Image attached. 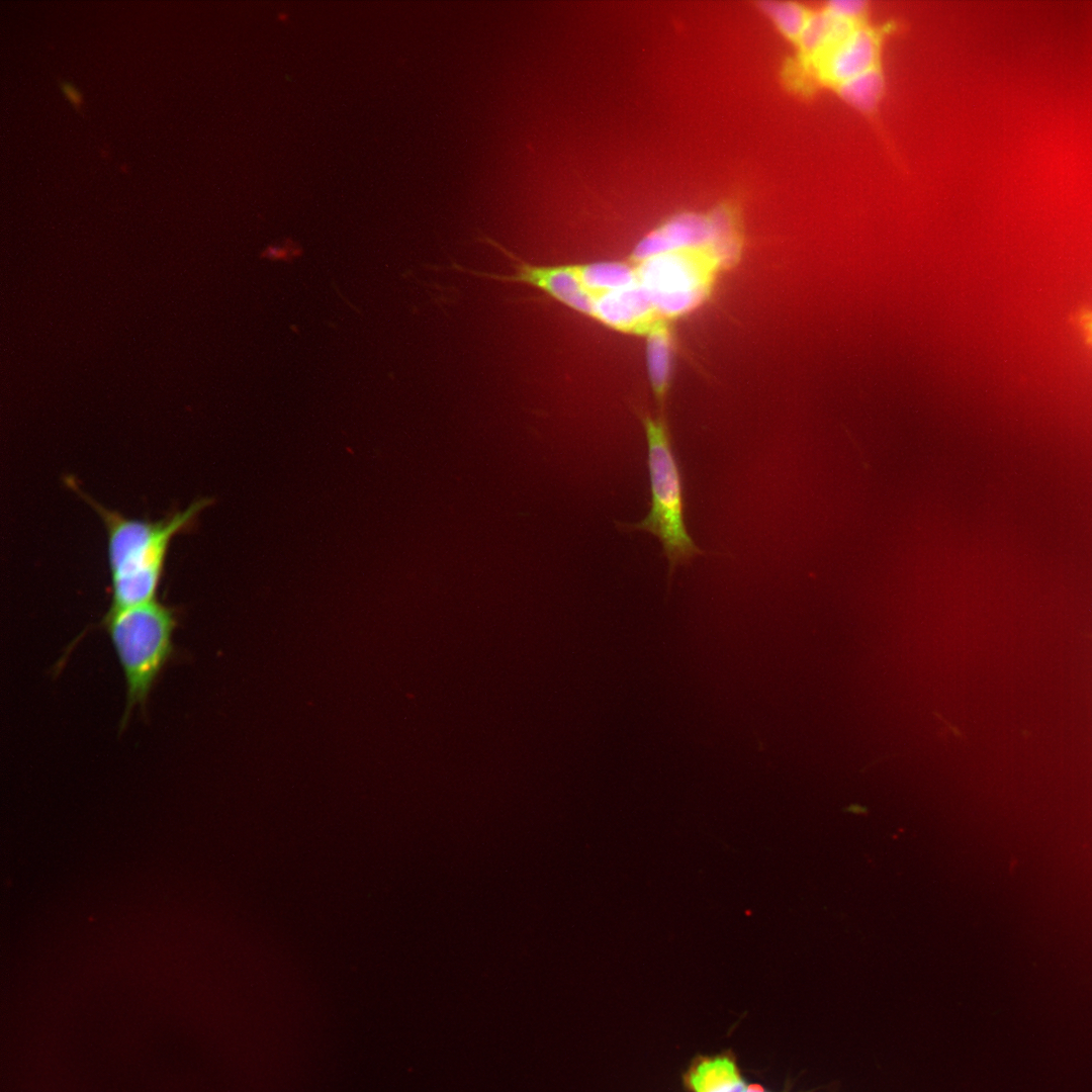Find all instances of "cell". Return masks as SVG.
I'll return each instance as SVG.
<instances>
[{"label":"cell","instance_id":"6da1fadb","mask_svg":"<svg viewBox=\"0 0 1092 1092\" xmlns=\"http://www.w3.org/2000/svg\"><path fill=\"white\" fill-rule=\"evenodd\" d=\"M82 496L97 512L106 530L111 584L109 610L157 600L171 542L190 530L200 513L213 503L212 498L202 497L184 510L149 521L124 517L84 493Z\"/></svg>","mask_w":1092,"mask_h":1092},{"label":"cell","instance_id":"7a4b0ae2","mask_svg":"<svg viewBox=\"0 0 1092 1092\" xmlns=\"http://www.w3.org/2000/svg\"><path fill=\"white\" fill-rule=\"evenodd\" d=\"M103 625L125 678L123 721H126L135 706L146 703L173 653L177 614L175 609L154 600L125 609L108 610Z\"/></svg>","mask_w":1092,"mask_h":1092},{"label":"cell","instance_id":"3957f363","mask_svg":"<svg viewBox=\"0 0 1092 1092\" xmlns=\"http://www.w3.org/2000/svg\"><path fill=\"white\" fill-rule=\"evenodd\" d=\"M641 420L648 444L651 507L642 521L626 527L647 531L659 539L671 575L675 566L689 562L703 551L686 527L682 478L665 419L644 415Z\"/></svg>","mask_w":1092,"mask_h":1092},{"label":"cell","instance_id":"277c9868","mask_svg":"<svg viewBox=\"0 0 1092 1092\" xmlns=\"http://www.w3.org/2000/svg\"><path fill=\"white\" fill-rule=\"evenodd\" d=\"M716 270L702 253H669L636 263L637 281L648 292L661 321L698 307L710 292Z\"/></svg>","mask_w":1092,"mask_h":1092},{"label":"cell","instance_id":"5b68a950","mask_svg":"<svg viewBox=\"0 0 1092 1092\" xmlns=\"http://www.w3.org/2000/svg\"><path fill=\"white\" fill-rule=\"evenodd\" d=\"M882 43L883 29L863 21L836 40L811 65L819 79L834 88L881 66Z\"/></svg>","mask_w":1092,"mask_h":1092},{"label":"cell","instance_id":"8992f818","mask_svg":"<svg viewBox=\"0 0 1092 1092\" xmlns=\"http://www.w3.org/2000/svg\"><path fill=\"white\" fill-rule=\"evenodd\" d=\"M713 235L712 214L681 213L646 235L635 247L632 258L639 263L669 253L707 254Z\"/></svg>","mask_w":1092,"mask_h":1092},{"label":"cell","instance_id":"52a82bcc","mask_svg":"<svg viewBox=\"0 0 1092 1092\" xmlns=\"http://www.w3.org/2000/svg\"><path fill=\"white\" fill-rule=\"evenodd\" d=\"M587 316L628 333H646L658 321L648 292L638 281L594 296Z\"/></svg>","mask_w":1092,"mask_h":1092},{"label":"cell","instance_id":"ba28073f","mask_svg":"<svg viewBox=\"0 0 1092 1092\" xmlns=\"http://www.w3.org/2000/svg\"><path fill=\"white\" fill-rule=\"evenodd\" d=\"M685 1082L692 1092H744L746 1089L735 1061L727 1055L695 1061Z\"/></svg>","mask_w":1092,"mask_h":1092},{"label":"cell","instance_id":"9c48e42d","mask_svg":"<svg viewBox=\"0 0 1092 1092\" xmlns=\"http://www.w3.org/2000/svg\"><path fill=\"white\" fill-rule=\"evenodd\" d=\"M648 377L659 404H664L672 372L673 342L667 326L658 320L646 332Z\"/></svg>","mask_w":1092,"mask_h":1092},{"label":"cell","instance_id":"30bf717a","mask_svg":"<svg viewBox=\"0 0 1092 1092\" xmlns=\"http://www.w3.org/2000/svg\"><path fill=\"white\" fill-rule=\"evenodd\" d=\"M856 24L858 23L849 22L833 15L823 6L818 10L811 11L807 23L796 42L803 57L807 59L808 63H811Z\"/></svg>","mask_w":1092,"mask_h":1092},{"label":"cell","instance_id":"8fae6325","mask_svg":"<svg viewBox=\"0 0 1092 1092\" xmlns=\"http://www.w3.org/2000/svg\"><path fill=\"white\" fill-rule=\"evenodd\" d=\"M886 87L881 66L852 77L833 89L850 106L863 113H873L879 106Z\"/></svg>","mask_w":1092,"mask_h":1092},{"label":"cell","instance_id":"7c38bea8","mask_svg":"<svg viewBox=\"0 0 1092 1092\" xmlns=\"http://www.w3.org/2000/svg\"><path fill=\"white\" fill-rule=\"evenodd\" d=\"M714 235L707 256L716 269L733 264L740 253V241L732 216L725 210L712 213Z\"/></svg>","mask_w":1092,"mask_h":1092},{"label":"cell","instance_id":"4fadbf2b","mask_svg":"<svg viewBox=\"0 0 1092 1092\" xmlns=\"http://www.w3.org/2000/svg\"><path fill=\"white\" fill-rule=\"evenodd\" d=\"M766 9L780 30L795 41L799 38L812 11L800 3L791 1L769 2Z\"/></svg>","mask_w":1092,"mask_h":1092},{"label":"cell","instance_id":"5bb4252c","mask_svg":"<svg viewBox=\"0 0 1092 1092\" xmlns=\"http://www.w3.org/2000/svg\"><path fill=\"white\" fill-rule=\"evenodd\" d=\"M824 7L833 15L853 23L866 21L869 4L863 0H831Z\"/></svg>","mask_w":1092,"mask_h":1092},{"label":"cell","instance_id":"9a60e30c","mask_svg":"<svg viewBox=\"0 0 1092 1092\" xmlns=\"http://www.w3.org/2000/svg\"><path fill=\"white\" fill-rule=\"evenodd\" d=\"M56 78H57V80L59 82V85H60L61 89L63 90V92L66 94V96L69 98V100L73 103V105L76 107V109L79 112L82 113L81 106L83 105V102H84L82 92H80L75 87V85L70 83L69 81L61 79L59 76H57Z\"/></svg>","mask_w":1092,"mask_h":1092},{"label":"cell","instance_id":"2e32d148","mask_svg":"<svg viewBox=\"0 0 1092 1092\" xmlns=\"http://www.w3.org/2000/svg\"><path fill=\"white\" fill-rule=\"evenodd\" d=\"M934 715H935V716H936L937 718H939V719L941 720V722H943V723H944V725H945V726H944V727H943V728H942V729L940 730V732H939V737H940V738H943L944 740H946V738H947V734H948V731H949V730H950V731H952V733L954 734V736L959 737L960 739H963V738H964V733H963L962 731H960V730H959V729H958L957 727H954V726L950 725V724H949V723H948V722H947L946 720H944V719H943V718H942V717H941V716H940L939 714H937V713H934Z\"/></svg>","mask_w":1092,"mask_h":1092},{"label":"cell","instance_id":"e0dca14e","mask_svg":"<svg viewBox=\"0 0 1092 1092\" xmlns=\"http://www.w3.org/2000/svg\"><path fill=\"white\" fill-rule=\"evenodd\" d=\"M1080 324L1087 339L1092 343V311L1083 313L1080 318Z\"/></svg>","mask_w":1092,"mask_h":1092},{"label":"cell","instance_id":"ac0fdd59","mask_svg":"<svg viewBox=\"0 0 1092 1092\" xmlns=\"http://www.w3.org/2000/svg\"><path fill=\"white\" fill-rule=\"evenodd\" d=\"M744 1092H766V1091H765V1090H763V1089H762V1088H761L760 1086H758V1085H750V1086L746 1087V1089L744 1090Z\"/></svg>","mask_w":1092,"mask_h":1092}]
</instances>
